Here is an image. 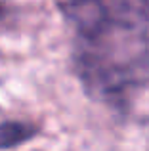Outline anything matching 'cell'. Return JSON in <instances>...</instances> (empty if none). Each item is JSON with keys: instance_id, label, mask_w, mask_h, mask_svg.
<instances>
[{"instance_id": "obj_1", "label": "cell", "mask_w": 149, "mask_h": 151, "mask_svg": "<svg viewBox=\"0 0 149 151\" xmlns=\"http://www.w3.org/2000/svg\"><path fill=\"white\" fill-rule=\"evenodd\" d=\"M73 31V65L86 94L124 107L149 81V0H54Z\"/></svg>"}, {"instance_id": "obj_2", "label": "cell", "mask_w": 149, "mask_h": 151, "mask_svg": "<svg viewBox=\"0 0 149 151\" xmlns=\"http://www.w3.org/2000/svg\"><path fill=\"white\" fill-rule=\"evenodd\" d=\"M38 124L29 121H4L0 122V149L17 147L33 140L38 134Z\"/></svg>"}, {"instance_id": "obj_3", "label": "cell", "mask_w": 149, "mask_h": 151, "mask_svg": "<svg viewBox=\"0 0 149 151\" xmlns=\"http://www.w3.org/2000/svg\"><path fill=\"white\" fill-rule=\"evenodd\" d=\"M8 14H10V8L6 6V2H2V0H0V25H2V23L6 21Z\"/></svg>"}]
</instances>
